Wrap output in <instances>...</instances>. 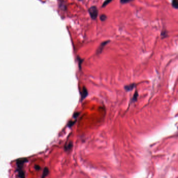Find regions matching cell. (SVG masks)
<instances>
[{"label": "cell", "mask_w": 178, "mask_h": 178, "mask_svg": "<svg viewBox=\"0 0 178 178\" xmlns=\"http://www.w3.org/2000/svg\"><path fill=\"white\" fill-rule=\"evenodd\" d=\"M108 42H109V41H107L102 42V43L100 45V46H99V48H98V50H97V53H98V54L100 53L101 52H102L103 49H104V48L105 46V45H106L107 44H108Z\"/></svg>", "instance_id": "3957f363"}, {"label": "cell", "mask_w": 178, "mask_h": 178, "mask_svg": "<svg viewBox=\"0 0 178 178\" xmlns=\"http://www.w3.org/2000/svg\"><path fill=\"white\" fill-rule=\"evenodd\" d=\"M49 169L47 167L44 168V171H43V176H42L41 178H45V177L47 176L49 174Z\"/></svg>", "instance_id": "5b68a950"}, {"label": "cell", "mask_w": 178, "mask_h": 178, "mask_svg": "<svg viewBox=\"0 0 178 178\" xmlns=\"http://www.w3.org/2000/svg\"><path fill=\"white\" fill-rule=\"evenodd\" d=\"M167 34V32L166 31H162V33H161V36L163 37H165L166 36V35Z\"/></svg>", "instance_id": "4fadbf2b"}, {"label": "cell", "mask_w": 178, "mask_h": 178, "mask_svg": "<svg viewBox=\"0 0 178 178\" xmlns=\"http://www.w3.org/2000/svg\"><path fill=\"white\" fill-rule=\"evenodd\" d=\"M87 95H88V91L87 89H86L85 87H84L82 93V100L85 99L86 96H87Z\"/></svg>", "instance_id": "277c9868"}, {"label": "cell", "mask_w": 178, "mask_h": 178, "mask_svg": "<svg viewBox=\"0 0 178 178\" xmlns=\"http://www.w3.org/2000/svg\"><path fill=\"white\" fill-rule=\"evenodd\" d=\"M135 87V84H131L130 85H128L124 87L125 90L126 91H130L132 90V89Z\"/></svg>", "instance_id": "8992f818"}, {"label": "cell", "mask_w": 178, "mask_h": 178, "mask_svg": "<svg viewBox=\"0 0 178 178\" xmlns=\"http://www.w3.org/2000/svg\"><path fill=\"white\" fill-rule=\"evenodd\" d=\"M137 97H138V93H137V91H136V92H135V94H134V96H133V97L132 101H133V102L136 101L137 100Z\"/></svg>", "instance_id": "9c48e42d"}, {"label": "cell", "mask_w": 178, "mask_h": 178, "mask_svg": "<svg viewBox=\"0 0 178 178\" xmlns=\"http://www.w3.org/2000/svg\"><path fill=\"white\" fill-rule=\"evenodd\" d=\"M35 169H36V170H39L40 169H41L40 166H39V165H35Z\"/></svg>", "instance_id": "7c38bea8"}, {"label": "cell", "mask_w": 178, "mask_h": 178, "mask_svg": "<svg viewBox=\"0 0 178 178\" xmlns=\"http://www.w3.org/2000/svg\"><path fill=\"white\" fill-rule=\"evenodd\" d=\"M112 1V0H106V1L104 2V3H103L102 5V7H104L105 6H106L109 3H110L111 1Z\"/></svg>", "instance_id": "ba28073f"}, {"label": "cell", "mask_w": 178, "mask_h": 178, "mask_svg": "<svg viewBox=\"0 0 178 178\" xmlns=\"http://www.w3.org/2000/svg\"><path fill=\"white\" fill-rule=\"evenodd\" d=\"M107 16L106 15H101L100 17V19L101 21H105L107 19Z\"/></svg>", "instance_id": "30bf717a"}, {"label": "cell", "mask_w": 178, "mask_h": 178, "mask_svg": "<svg viewBox=\"0 0 178 178\" xmlns=\"http://www.w3.org/2000/svg\"><path fill=\"white\" fill-rule=\"evenodd\" d=\"M172 5L173 8L176 9L178 8V0H172Z\"/></svg>", "instance_id": "52a82bcc"}, {"label": "cell", "mask_w": 178, "mask_h": 178, "mask_svg": "<svg viewBox=\"0 0 178 178\" xmlns=\"http://www.w3.org/2000/svg\"><path fill=\"white\" fill-rule=\"evenodd\" d=\"M78 1H83V0H78Z\"/></svg>", "instance_id": "5bb4252c"}, {"label": "cell", "mask_w": 178, "mask_h": 178, "mask_svg": "<svg viewBox=\"0 0 178 178\" xmlns=\"http://www.w3.org/2000/svg\"><path fill=\"white\" fill-rule=\"evenodd\" d=\"M27 161V160L26 158H21L18 159L16 161L17 167V171L18 173V175L21 178H25V173L23 171V166L24 164Z\"/></svg>", "instance_id": "6da1fadb"}, {"label": "cell", "mask_w": 178, "mask_h": 178, "mask_svg": "<svg viewBox=\"0 0 178 178\" xmlns=\"http://www.w3.org/2000/svg\"><path fill=\"white\" fill-rule=\"evenodd\" d=\"M132 0H120V3L121 4H126L132 1Z\"/></svg>", "instance_id": "8fae6325"}, {"label": "cell", "mask_w": 178, "mask_h": 178, "mask_svg": "<svg viewBox=\"0 0 178 178\" xmlns=\"http://www.w3.org/2000/svg\"><path fill=\"white\" fill-rule=\"evenodd\" d=\"M88 12L89 13V15L92 19L93 20L96 19V18H97L98 15V11L97 7L95 6H91L89 8Z\"/></svg>", "instance_id": "7a4b0ae2"}]
</instances>
